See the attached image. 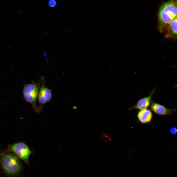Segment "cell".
Masks as SVG:
<instances>
[{
	"mask_svg": "<svg viewBox=\"0 0 177 177\" xmlns=\"http://www.w3.org/2000/svg\"><path fill=\"white\" fill-rule=\"evenodd\" d=\"M155 89V88L154 87L148 96L140 99L134 105L129 108V109H136L141 110L147 109L151 105L152 96L154 93Z\"/></svg>",
	"mask_w": 177,
	"mask_h": 177,
	"instance_id": "obj_6",
	"label": "cell"
},
{
	"mask_svg": "<svg viewBox=\"0 0 177 177\" xmlns=\"http://www.w3.org/2000/svg\"><path fill=\"white\" fill-rule=\"evenodd\" d=\"M10 149L21 160L28 163L29 157L32 153L27 145L23 142H18L12 145Z\"/></svg>",
	"mask_w": 177,
	"mask_h": 177,
	"instance_id": "obj_4",
	"label": "cell"
},
{
	"mask_svg": "<svg viewBox=\"0 0 177 177\" xmlns=\"http://www.w3.org/2000/svg\"><path fill=\"white\" fill-rule=\"evenodd\" d=\"M52 97V90L45 86L44 78L42 81L38 97L39 103L38 112L42 110L45 103L51 100Z\"/></svg>",
	"mask_w": 177,
	"mask_h": 177,
	"instance_id": "obj_5",
	"label": "cell"
},
{
	"mask_svg": "<svg viewBox=\"0 0 177 177\" xmlns=\"http://www.w3.org/2000/svg\"><path fill=\"white\" fill-rule=\"evenodd\" d=\"M170 132L172 134H175L177 132V129L176 128L173 127L171 128Z\"/></svg>",
	"mask_w": 177,
	"mask_h": 177,
	"instance_id": "obj_11",
	"label": "cell"
},
{
	"mask_svg": "<svg viewBox=\"0 0 177 177\" xmlns=\"http://www.w3.org/2000/svg\"><path fill=\"white\" fill-rule=\"evenodd\" d=\"M2 168L7 174L14 175L17 174L21 169V163L17 158L10 154L3 155L1 159Z\"/></svg>",
	"mask_w": 177,
	"mask_h": 177,
	"instance_id": "obj_3",
	"label": "cell"
},
{
	"mask_svg": "<svg viewBox=\"0 0 177 177\" xmlns=\"http://www.w3.org/2000/svg\"><path fill=\"white\" fill-rule=\"evenodd\" d=\"M137 117L139 121L145 124L150 122L152 119V115L151 111L147 109L140 110L138 113Z\"/></svg>",
	"mask_w": 177,
	"mask_h": 177,
	"instance_id": "obj_8",
	"label": "cell"
},
{
	"mask_svg": "<svg viewBox=\"0 0 177 177\" xmlns=\"http://www.w3.org/2000/svg\"><path fill=\"white\" fill-rule=\"evenodd\" d=\"M150 109L156 114L161 116H166L172 114V112H175L174 109H170L158 103L152 102Z\"/></svg>",
	"mask_w": 177,
	"mask_h": 177,
	"instance_id": "obj_7",
	"label": "cell"
},
{
	"mask_svg": "<svg viewBox=\"0 0 177 177\" xmlns=\"http://www.w3.org/2000/svg\"><path fill=\"white\" fill-rule=\"evenodd\" d=\"M167 30L168 35L177 37V17L171 23Z\"/></svg>",
	"mask_w": 177,
	"mask_h": 177,
	"instance_id": "obj_9",
	"label": "cell"
},
{
	"mask_svg": "<svg viewBox=\"0 0 177 177\" xmlns=\"http://www.w3.org/2000/svg\"><path fill=\"white\" fill-rule=\"evenodd\" d=\"M177 17V0H171L163 4L158 13V28L162 32L167 30L171 23Z\"/></svg>",
	"mask_w": 177,
	"mask_h": 177,
	"instance_id": "obj_1",
	"label": "cell"
},
{
	"mask_svg": "<svg viewBox=\"0 0 177 177\" xmlns=\"http://www.w3.org/2000/svg\"><path fill=\"white\" fill-rule=\"evenodd\" d=\"M43 55L45 58L48 64H49V62L48 59L47 53L45 52H44L43 53Z\"/></svg>",
	"mask_w": 177,
	"mask_h": 177,
	"instance_id": "obj_12",
	"label": "cell"
},
{
	"mask_svg": "<svg viewBox=\"0 0 177 177\" xmlns=\"http://www.w3.org/2000/svg\"><path fill=\"white\" fill-rule=\"evenodd\" d=\"M49 6L51 7H54L57 5V3L55 0H50L48 2Z\"/></svg>",
	"mask_w": 177,
	"mask_h": 177,
	"instance_id": "obj_10",
	"label": "cell"
},
{
	"mask_svg": "<svg viewBox=\"0 0 177 177\" xmlns=\"http://www.w3.org/2000/svg\"><path fill=\"white\" fill-rule=\"evenodd\" d=\"M44 79V77H42L36 82L25 84L23 90L24 99L31 104L34 110L37 112L36 101L42 81Z\"/></svg>",
	"mask_w": 177,
	"mask_h": 177,
	"instance_id": "obj_2",
	"label": "cell"
}]
</instances>
